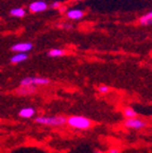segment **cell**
Here are the masks:
<instances>
[{"label":"cell","mask_w":152,"mask_h":153,"mask_svg":"<svg viewBox=\"0 0 152 153\" xmlns=\"http://www.w3.org/2000/svg\"><path fill=\"white\" fill-rule=\"evenodd\" d=\"M50 83V80L47 78H39V76H27L20 81V86L30 85H47Z\"/></svg>","instance_id":"3957f363"},{"label":"cell","mask_w":152,"mask_h":153,"mask_svg":"<svg viewBox=\"0 0 152 153\" xmlns=\"http://www.w3.org/2000/svg\"><path fill=\"white\" fill-rule=\"evenodd\" d=\"M67 123L77 129H88L92 127L93 121L83 116H72L67 118Z\"/></svg>","instance_id":"6da1fadb"},{"label":"cell","mask_w":152,"mask_h":153,"mask_svg":"<svg viewBox=\"0 0 152 153\" xmlns=\"http://www.w3.org/2000/svg\"><path fill=\"white\" fill-rule=\"evenodd\" d=\"M48 7L47 2L45 1H35V2H32L29 7L30 11L33 13H38V12H43V11H46Z\"/></svg>","instance_id":"8992f818"},{"label":"cell","mask_w":152,"mask_h":153,"mask_svg":"<svg viewBox=\"0 0 152 153\" xmlns=\"http://www.w3.org/2000/svg\"><path fill=\"white\" fill-rule=\"evenodd\" d=\"M11 15L14 17H18V18H20V17H24L25 14H26V11H25L22 7H16V9H13L11 10Z\"/></svg>","instance_id":"7c38bea8"},{"label":"cell","mask_w":152,"mask_h":153,"mask_svg":"<svg viewBox=\"0 0 152 153\" xmlns=\"http://www.w3.org/2000/svg\"><path fill=\"white\" fill-rule=\"evenodd\" d=\"M98 89H99L100 93H107V91H110V87L107 85H100Z\"/></svg>","instance_id":"9a60e30c"},{"label":"cell","mask_w":152,"mask_h":153,"mask_svg":"<svg viewBox=\"0 0 152 153\" xmlns=\"http://www.w3.org/2000/svg\"><path fill=\"white\" fill-rule=\"evenodd\" d=\"M36 89L35 87H33V85L30 86H22L19 88L16 89V93L18 94L19 96H29V95H33L35 94Z\"/></svg>","instance_id":"52a82bcc"},{"label":"cell","mask_w":152,"mask_h":153,"mask_svg":"<svg viewBox=\"0 0 152 153\" xmlns=\"http://www.w3.org/2000/svg\"><path fill=\"white\" fill-rule=\"evenodd\" d=\"M139 24L144 25V26H148V25L152 24V11L147 14H145L144 16H142L139 18Z\"/></svg>","instance_id":"8fae6325"},{"label":"cell","mask_w":152,"mask_h":153,"mask_svg":"<svg viewBox=\"0 0 152 153\" xmlns=\"http://www.w3.org/2000/svg\"><path fill=\"white\" fill-rule=\"evenodd\" d=\"M95 153H102V152H99V151H96Z\"/></svg>","instance_id":"ac0fdd59"},{"label":"cell","mask_w":152,"mask_h":153,"mask_svg":"<svg viewBox=\"0 0 152 153\" xmlns=\"http://www.w3.org/2000/svg\"><path fill=\"white\" fill-rule=\"evenodd\" d=\"M124 115L126 116V118H133L137 116V113L132 108H126L124 110Z\"/></svg>","instance_id":"5bb4252c"},{"label":"cell","mask_w":152,"mask_h":153,"mask_svg":"<svg viewBox=\"0 0 152 153\" xmlns=\"http://www.w3.org/2000/svg\"><path fill=\"white\" fill-rule=\"evenodd\" d=\"M36 123L46 124V126H63L67 119L63 116H38L34 119Z\"/></svg>","instance_id":"7a4b0ae2"},{"label":"cell","mask_w":152,"mask_h":153,"mask_svg":"<svg viewBox=\"0 0 152 153\" xmlns=\"http://www.w3.org/2000/svg\"><path fill=\"white\" fill-rule=\"evenodd\" d=\"M33 48V45L31 43H18L12 46L11 50L15 52H28Z\"/></svg>","instance_id":"5b68a950"},{"label":"cell","mask_w":152,"mask_h":153,"mask_svg":"<svg viewBox=\"0 0 152 153\" xmlns=\"http://www.w3.org/2000/svg\"><path fill=\"white\" fill-rule=\"evenodd\" d=\"M66 52H65L64 50H62V49H51V50H49V52H48V55L52 57H57V56H62Z\"/></svg>","instance_id":"4fadbf2b"},{"label":"cell","mask_w":152,"mask_h":153,"mask_svg":"<svg viewBox=\"0 0 152 153\" xmlns=\"http://www.w3.org/2000/svg\"><path fill=\"white\" fill-rule=\"evenodd\" d=\"M27 59H28V54H26L25 52H17L16 54L11 57V62L14 63V64H17V63L24 62Z\"/></svg>","instance_id":"9c48e42d"},{"label":"cell","mask_w":152,"mask_h":153,"mask_svg":"<svg viewBox=\"0 0 152 153\" xmlns=\"http://www.w3.org/2000/svg\"><path fill=\"white\" fill-rule=\"evenodd\" d=\"M35 114V110L33 108H25L19 111L18 115L22 118H31Z\"/></svg>","instance_id":"30bf717a"},{"label":"cell","mask_w":152,"mask_h":153,"mask_svg":"<svg viewBox=\"0 0 152 153\" xmlns=\"http://www.w3.org/2000/svg\"><path fill=\"white\" fill-rule=\"evenodd\" d=\"M124 126L127 128H130V129L139 130L142 128H145L147 126V123L145 121H143L142 119L133 117V118H127L126 121H124Z\"/></svg>","instance_id":"277c9868"},{"label":"cell","mask_w":152,"mask_h":153,"mask_svg":"<svg viewBox=\"0 0 152 153\" xmlns=\"http://www.w3.org/2000/svg\"><path fill=\"white\" fill-rule=\"evenodd\" d=\"M66 15H67V17H68V18L74 19V20H77V19H81L82 17L84 16V12L82 11V10L72 9V10H69Z\"/></svg>","instance_id":"ba28073f"},{"label":"cell","mask_w":152,"mask_h":153,"mask_svg":"<svg viewBox=\"0 0 152 153\" xmlns=\"http://www.w3.org/2000/svg\"><path fill=\"white\" fill-rule=\"evenodd\" d=\"M51 7L52 9H57V7H61V2H53L51 4Z\"/></svg>","instance_id":"e0dca14e"},{"label":"cell","mask_w":152,"mask_h":153,"mask_svg":"<svg viewBox=\"0 0 152 153\" xmlns=\"http://www.w3.org/2000/svg\"><path fill=\"white\" fill-rule=\"evenodd\" d=\"M109 153H120V150L118 148H112L109 150Z\"/></svg>","instance_id":"2e32d148"}]
</instances>
